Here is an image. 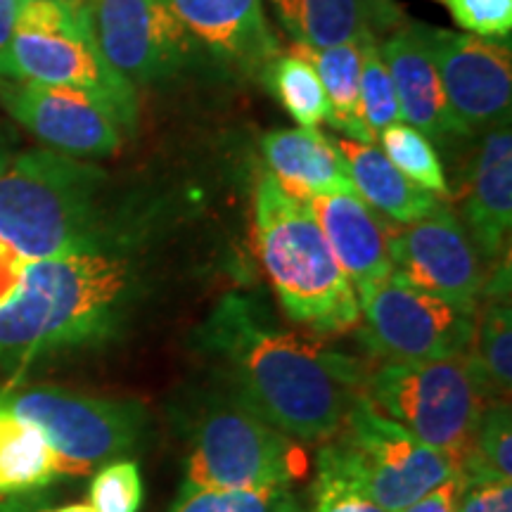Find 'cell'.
Returning <instances> with one entry per match:
<instances>
[{"label": "cell", "instance_id": "6da1fadb", "mask_svg": "<svg viewBox=\"0 0 512 512\" xmlns=\"http://www.w3.org/2000/svg\"><path fill=\"white\" fill-rule=\"evenodd\" d=\"M195 347L223 392L275 430L304 444H325L366 394L354 358L304 342L273 323L256 299L228 294L197 328Z\"/></svg>", "mask_w": 512, "mask_h": 512}, {"label": "cell", "instance_id": "7a4b0ae2", "mask_svg": "<svg viewBox=\"0 0 512 512\" xmlns=\"http://www.w3.org/2000/svg\"><path fill=\"white\" fill-rule=\"evenodd\" d=\"M140 290V266L124 238L34 261L0 302V366H29L110 342L131 316Z\"/></svg>", "mask_w": 512, "mask_h": 512}, {"label": "cell", "instance_id": "3957f363", "mask_svg": "<svg viewBox=\"0 0 512 512\" xmlns=\"http://www.w3.org/2000/svg\"><path fill=\"white\" fill-rule=\"evenodd\" d=\"M107 174L53 150L24 152L0 169V268L86 252L121 238L105 211Z\"/></svg>", "mask_w": 512, "mask_h": 512}, {"label": "cell", "instance_id": "277c9868", "mask_svg": "<svg viewBox=\"0 0 512 512\" xmlns=\"http://www.w3.org/2000/svg\"><path fill=\"white\" fill-rule=\"evenodd\" d=\"M254 235L261 266L292 323L316 335L358 328V294L309 204L287 195L271 174L256 185Z\"/></svg>", "mask_w": 512, "mask_h": 512}, {"label": "cell", "instance_id": "5b68a950", "mask_svg": "<svg viewBox=\"0 0 512 512\" xmlns=\"http://www.w3.org/2000/svg\"><path fill=\"white\" fill-rule=\"evenodd\" d=\"M306 460L287 437L226 392L197 408L188 430L181 491H242L292 486Z\"/></svg>", "mask_w": 512, "mask_h": 512}, {"label": "cell", "instance_id": "8992f818", "mask_svg": "<svg viewBox=\"0 0 512 512\" xmlns=\"http://www.w3.org/2000/svg\"><path fill=\"white\" fill-rule=\"evenodd\" d=\"M368 399L434 451L463 463L489 406V384L470 354L425 363H384L366 380Z\"/></svg>", "mask_w": 512, "mask_h": 512}, {"label": "cell", "instance_id": "52a82bcc", "mask_svg": "<svg viewBox=\"0 0 512 512\" xmlns=\"http://www.w3.org/2000/svg\"><path fill=\"white\" fill-rule=\"evenodd\" d=\"M316 465L342 475L387 512L403 510L460 472L456 460L389 420L366 394L320 448Z\"/></svg>", "mask_w": 512, "mask_h": 512}, {"label": "cell", "instance_id": "ba28073f", "mask_svg": "<svg viewBox=\"0 0 512 512\" xmlns=\"http://www.w3.org/2000/svg\"><path fill=\"white\" fill-rule=\"evenodd\" d=\"M0 411L31 422L57 458L60 477H81L138 451L147 411L138 401L100 399L62 387L0 392Z\"/></svg>", "mask_w": 512, "mask_h": 512}, {"label": "cell", "instance_id": "9c48e42d", "mask_svg": "<svg viewBox=\"0 0 512 512\" xmlns=\"http://www.w3.org/2000/svg\"><path fill=\"white\" fill-rule=\"evenodd\" d=\"M358 294V337L387 363H425L470 354L479 304L422 292L396 275Z\"/></svg>", "mask_w": 512, "mask_h": 512}, {"label": "cell", "instance_id": "30bf717a", "mask_svg": "<svg viewBox=\"0 0 512 512\" xmlns=\"http://www.w3.org/2000/svg\"><path fill=\"white\" fill-rule=\"evenodd\" d=\"M0 76L29 79L91 95L121 131L138 128V91L110 62L93 36L91 15L67 31H15L0 62Z\"/></svg>", "mask_w": 512, "mask_h": 512}, {"label": "cell", "instance_id": "8fae6325", "mask_svg": "<svg viewBox=\"0 0 512 512\" xmlns=\"http://www.w3.org/2000/svg\"><path fill=\"white\" fill-rule=\"evenodd\" d=\"M88 15L105 60L136 88L176 79L197 50L166 0H88Z\"/></svg>", "mask_w": 512, "mask_h": 512}, {"label": "cell", "instance_id": "7c38bea8", "mask_svg": "<svg viewBox=\"0 0 512 512\" xmlns=\"http://www.w3.org/2000/svg\"><path fill=\"white\" fill-rule=\"evenodd\" d=\"M422 27L437 67L448 110L467 138L510 124L512 60L510 41Z\"/></svg>", "mask_w": 512, "mask_h": 512}, {"label": "cell", "instance_id": "4fadbf2b", "mask_svg": "<svg viewBox=\"0 0 512 512\" xmlns=\"http://www.w3.org/2000/svg\"><path fill=\"white\" fill-rule=\"evenodd\" d=\"M392 275L422 292L458 304H479L489 264L463 221L439 204L432 214L392 230Z\"/></svg>", "mask_w": 512, "mask_h": 512}, {"label": "cell", "instance_id": "5bb4252c", "mask_svg": "<svg viewBox=\"0 0 512 512\" xmlns=\"http://www.w3.org/2000/svg\"><path fill=\"white\" fill-rule=\"evenodd\" d=\"M0 105L31 136L64 157L107 159L121 147V128L105 107L72 88L0 76Z\"/></svg>", "mask_w": 512, "mask_h": 512}, {"label": "cell", "instance_id": "9a60e30c", "mask_svg": "<svg viewBox=\"0 0 512 512\" xmlns=\"http://www.w3.org/2000/svg\"><path fill=\"white\" fill-rule=\"evenodd\" d=\"M188 36L238 76H254L283 53L268 22L264 0H166Z\"/></svg>", "mask_w": 512, "mask_h": 512}, {"label": "cell", "instance_id": "2e32d148", "mask_svg": "<svg viewBox=\"0 0 512 512\" xmlns=\"http://www.w3.org/2000/svg\"><path fill=\"white\" fill-rule=\"evenodd\" d=\"M389 76H392L403 124L418 128L434 147L451 150L467 140L453 119L441 88L437 67L422 38L420 22H403L377 43Z\"/></svg>", "mask_w": 512, "mask_h": 512}, {"label": "cell", "instance_id": "e0dca14e", "mask_svg": "<svg viewBox=\"0 0 512 512\" xmlns=\"http://www.w3.org/2000/svg\"><path fill=\"white\" fill-rule=\"evenodd\" d=\"M465 230L486 264L508 252L512 228V131L510 124L479 133L465 176Z\"/></svg>", "mask_w": 512, "mask_h": 512}, {"label": "cell", "instance_id": "ac0fdd59", "mask_svg": "<svg viewBox=\"0 0 512 512\" xmlns=\"http://www.w3.org/2000/svg\"><path fill=\"white\" fill-rule=\"evenodd\" d=\"M306 204L356 292L392 275L394 226L380 211L368 207L356 192L318 195Z\"/></svg>", "mask_w": 512, "mask_h": 512}, {"label": "cell", "instance_id": "d6986e66", "mask_svg": "<svg viewBox=\"0 0 512 512\" xmlns=\"http://www.w3.org/2000/svg\"><path fill=\"white\" fill-rule=\"evenodd\" d=\"M275 22L292 43L330 48L342 43H380L406 22L394 0H268Z\"/></svg>", "mask_w": 512, "mask_h": 512}, {"label": "cell", "instance_id": "ffe728a7", "mask_svg": "<svg viewBox=\"0 0 512 512\" xmlns=\"http://www.w3.org/2000/svg\"><path fill=\"white\" fill-rule=\"evenodd\" d=\"M268 174L287 195L309 202L318 195L356 192L335 138L320 128H280L261 143Z\"/></svg>", "mask_w": 512, "mask_h": 512}, {"label": "cell", "instance_id": "44dd1931", "mask_svg": "<svg viewBox=\"0 0 512 512\" xmlns=\"http://www.w3.org/2000/svg\"><path fill=\"white\" fill-rule=\"evenodd\" d=\"M335 145L347 164L356 195L368 207L380 211L384 219L406 226L432 214L441 204L437 195L403 176L377 145L358 143L351 138H335Z\"/></svg>", "mask_w": 512, "mask_h": 512}, {"label": "cell", "instance_id": "7402d4cb", "mask_svg": "<svg viewBox=\"0 0 512 512\" xmlns=\"http://www.w3.org/2000/svg\"><path fill=\"white\" fill-rule=\"evenodd\" d=\"M361 46L363 43H342V46L330 48H311L292 43L290 53L309 62L320 86H323L325 98H328V119H325V124H330L332 131L342 133L344 138L375 145L368 128L363 126L361 100H358Z\"/></svg>", "mask_w": 512, "mask_h": 512}, {"label": "cell", "instance_id": "603a6c76", "mask_svg": "<svg viewBox=\"0 0 512 512\" xmlns=\"http://www.w3.org/2000/svg\"><path fill=\"white\" fill-rule=\"evenodd\" d=\"M60 477L38 427L0 411V496H34Z\"/></svg>", "mask_w": 512, "mask_h": 512}, {"label": "cell", "instance_id": "cb8c5ba5", "mask_svg": "<svg viewBox=\"0 0 512 512\" xmlns=\"http://www.w3.org/2000/svg\"><path fill=\"white\" fill-rule=\"evenodd\" d=\"M484 306L477 311L470 356L496 399H508L512 387V313L510 285H486Z\"/></svg>", "mask_w": 512, "mask_h": 512}, {"label": "cell", "instance_id": "d4e9b609", "mask_svg": "<svg viewBox=\"0 0 512 512\" xmlns=\"http://www.w3.org/2000/svg\"><path fill=\"white\" fill-rule=\"evenodd\" d=\"M259 81L302 128H318L328 119V98L316 72L290 50L275 55L259 74Z\"/></svg>", "mask_w": 512, "mask_h": 512}, {"label": "cell", "instance_id": "484cf974", "mask_svg": "<svg viewBox=\"0 0 512 512\" xmlns=\"http://www.w3.org/2000/svg\"><path fill=\"white\" fill-rule=\"evenodd\" d=\"M460 477L475 479H512V418L510 403L496 401L484 408L482 418L470 441Z\"/></svg>", "mask_w": 512, "mask_h": 512}, {"label": "cell", "instance_id": "4316f807", "mask_svg": "<svg viewBox=\"0 0 512 512\" xmlns=\"http://www.w3.org/2000/svg\"><path fill=\"white\" fill-rule=\"evenodd\" d=\"M377 143H380L382 155L422 190L432 192L439 200L441 197L446 200L451 195L437 147L430 138L422 136L418 128L399 121V124L384 128L377 136Z\"/></svg>", "mask_w": 512, "mask_h": 512}, {"label": "cell", "instance_id": "83f0119b", "mask_svg": "<svg viewBox=\"0 0 512 512\" xmlns=\"http://www.w3.org/2000/svg\"><path fill=\"white\" fill-rule=\"evenodd\" d=\"M169 512H306L292 486L242 491H178Z\"/></svg>", "mask_w": 512, "mask_h": 512}, {"label": "cell", "instance_id": "f1b7e54d", "mask_svg": "<svg viewBox=\"0 0 512 512\" xmlns=\"http://www.w3.org/2000/svg\"><path fill=\"white\" fill-rule=\"evenodd\" d=\"M358 100H361L363 126L368 128L375 143L384 128L401 121L399 98H396L392 76H389V69L375 41H368L361 46V88H358Z\"/></svg>", "mask_w": 512, "mask_h": 512}, {"label": "cell", "instance_id": "f546056e", "mask_svg": "<svg viewBox=\"0 0 512 512\" xmlns=\"http://www.w3.org/2000/svg\"><path fill=\"white\" fill-rule=\"evenodd\" d=\"M145 486L136 460H112L98 467L91 482V505L95 512H140Z\"/></svg>", "mask_w": 512, "mask_h": 512}, {"label": "cell", "instance_id": "4dcf8cb0", "mask_svg": "<svg viewBox=\"0 0 512 512\" xmlns=\"http://www.w3.org/2000/svg\"><path fill=\"white\" fill-rule=\"evenodd\" d=\"M465 34L510 41L512 0H439Z\"/></svg>", "mask_w": 512, "mask_h": 512}, {"label": "cell", "instance_id": "1f68e13d", "mask_svg": "<svg viewBox=\"0 0 512 512\" xmlns=\"http://www.w3.org/2000/svg\"><path fill=\"white\" fill-rule=\"evenodd\" d=\"M313 512H387L342 475L316 465Z\"/></svg>", "mask_w": 512, "mask_h": 512}, {"label": "cell", "instance_id": "d6a6232c", "mask_svg": "<svg viewBox=\"0 0 512 512\" xmlns=\"http://www.w3.org/2000/svg\"><path fill=\"white\" fill-rule=\"evenodd\" d=\"M456 512H512L510 479H463Z\"/></svg>", "mask_w": 512, "mask_h": 512}, {"label": "cell", "instance_id": "836d02e7", "mask_svg": "<svg viewBox=\"0 0 512 512\" xmlns=\"http://www.w3.org/2000/svg\"><path fill=\"white\" fill-rule=\"evenodd\" d=\"M460 489H463V477H460L458 472V475L446 479V482L439 484L437 489L427 491L425 496H420L418 501L406 505V508L399 512H456Z\"/></svg>", "mask_w": 512, "mask_h": 512}, {"label": "cell", "instance_id": "e575fe53", "mask_svg": "<svg viewBox=\"0 0 512 512\" xmlns=\"http://www.w3.org/2000/svg\"><path fill=\"white\" fill-rule=\"evenodd\" d=\"M19 5H22V0H0V62H3L12 43V36H15Z\"/></svg>", "mask_w": 512, "mask_h": 512}, {"label": "cell", "instance_id": "d590c367", "mask_svg": "<svg viewBox=\"0 0 512 512\" xmlns=\"http://www.w3.org/2000/svg\"><path fill=\"white\" fill-rule=\"evenodd\" d=\"M43 501L34 496H0V512H41Z\"/></svg>", "mask_w": 512, "mask_h": 512}, {"label": "cell", "instance_id": "8d00e7d4", "mask_svg": "<svg viewBox=\"0 0 512 512\" xmlns=\"http://www.w3.org/2000/svg\"><path fill=\"white\" fill-rule=\"evenodd\" d=\"M41 512H95L91 503H69V505H62V508H46L43 505Z\"/></svg>", "mask_w": 512, "mask_h": 512}, {"label": "cell", "instance_id": "74e56055", "mask_svg": "<svg viewBox=\"0 0 512 512\" xmlns=\"http://www.w3.org/2000/svg\"><path fill=\"white\" fill-rule=\"evenodd\" d=\"M8 162H10V157H8V150H5L3 143H0V169H3V166L8 164Z\"/></svg>", "mask_w": 512, "mask_h": 512}]
</instances>
